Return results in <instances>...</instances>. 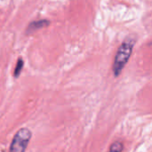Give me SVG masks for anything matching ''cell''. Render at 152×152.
Segmentation results:
<instances>
[{
    "mask_svg": "<svg viewBox=\"0 0 152 152\" xmlns=\"http://www.w3.org/2000/svg\"><path fill=\"white\" fill-rule=\"evenodd\" d=\"M49 24V21L46 20H36V21H33L31 22L28 28H27V33L28 34H30V33H33L35 31H37V29H40L45 26H47Z\"/></svg>",
    "mask_w": 152,
    "mask_h": 152,
    "instance_id": "cell-3",
    "label": "cell"
},
{
    "mask_svg": "<svg viewBox=\"0 0 152 152\" xmlns=\"http://www.w3.org/2000/svg\"><path fill=\"white\" fill-rule=\"evenodd\" d=\"M31 138V132L27 128L20 129L14 135L11 143L10 151L12 152H22L27 149V146Z\"/></svg>",
    "mask_w": 152,
    "mask_h": 152,
    "instance_id": "cell-2",
    "label": "cell"
},
{
    "mask_svg": "<svg viewBox=\"0 0 152 152\" xmlns=\"http://www.w3.org/2000/svg\"><path fill=\"white\" fill-rule=\"evenodd\" d=\"M124 149V146L123 144L120 142H116L114 143L111 144L110 148V151H122Z\"/></svg>",
    "mask_w": 152,
    "mask_h": 152,
    "instance_id": "cell-4",
    "label": "cell"
},
{
    "mask_svg": "<svg viewBox=\"0 0 152 152\" xmlns=\"http://www.w3.org/2000/svg\"><path fill=\"white\" fill-rule=\"evenodd\" d=\"M24 65V62L21 59H20L17 62V65H16V68H15V70H14V77H18L22 69V67Z\"/></svg>",
    "mask_w": 152,
    "mask_h": 152,
    "instance_id": "cell-5",
    "label": "cell"
},
{
    "mask_svg": "<svg viewBox=\"0 0 152 152\" xmlns=\"http://www.w3.org/2000/svg\"><path fill=\"white\" fill-rule=\"evenodd\" d=\"M134 45V40L132 38H127L125 40L117 51L114 63H113V72L115 77L119 76L126 64L127 63Z\"/></svg>",
    "mask_w": 152,
    "mask_h": 152,
    "instance_id": "cell-1",
    "label": "cell"
}]
</instances>
